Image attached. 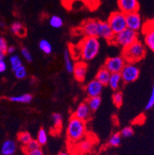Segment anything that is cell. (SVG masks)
<instances>
[{
  "label": "cell",
  "mask_w": 154,
  "mask_h": 155,
  "mask_svg": "<svg viewBox=\"0 0 154 155\" xmlns=\"http://www.w3.org/2000/svg\"><path fill=\"white\" fill-rule=\"evenodd\" d=\"M100 41L97 37H86L80 46V56L84 61H90L99 53Z\"/></svg>",
  "instance_id": "cell-1"
},
{
  "label": "cell",
  "mask_w": 154,
  "mask_h": 155,
  "mask_svg": "<svg viewBox=\"0 0 154 155\" xmlns=\"http://www.w3.org/2000/svg\"><path fill=\"white\" fill-rule=\"evenodd\" d=\"M66 132L69 140L72 143H77L85 136L86 124L84 121L80 120L73 116L69 121Z\"/></svg>",
  "instance_id": "cell-2"
},
{
  "label": "cell",
  "mask_w": 154,
  "mask_h": 155,
  "mask_svg": "<svg viewBox=\"0 0 154 155\" xmlns=\"http://www.w3.org/2000/svg\"><path fill=\"white\" fill-rule=\"evenodd\" d=\"M146 55V48L141 42L136 41L128 47L123 49V57L127 63H134L144 58Z\"/></svg>",
  "instance_id": "cell-3"
},
{
  "label": "cell",
  "mask_w": 154,
  "mask_h": 155,
  "mask_svg": "<svg viewBox=\"0 0 154 155\" xmlns=\"http://www.w3.org/2000/svg\"><path fill=\"white\" fill-rule=\"evenodd\" d=\"M137 32H135L132 29L126 28L124 30H123L122 32L114 35L112 42L125 49V48L128 47L133 43H135L136 41H137Z\"/></svg>",
  "instance_id": "cell-4"
},
{
  "label": "cell",
  "mask_w": 154,
  "mask_h": 155,
  "mask_svg": "<svg viewBox=\"0 0 154 155\" xmlns=\"http://www.w3.org/2000/svg\"><path fill=\"white\" fill-rule=\"evenodd\" d=\"M108 24L114 34H117L126 29V15L121 12H114L110 15Z\"/></svg>",
  "instance_id": "cell-5"
},
{
  "label": "cell",
  "mask_w": 154,
  "mask_h": 155,
  "mask_svg": "<svg viewBox=\"0 0 154 155\" xmlns=\"http://www.w3.org/2000/svg\"><path fill=\"white\" fill-rule=\"evenodd\" d=\"M121 79L126 84L133 83L139 78V70L134 63H126L120 73Z\"/></svg>",
  "instance_id": "cell-6"
},
{
  "label": "cell",
  "mask_w": 154,
  "mask_h": 155,
  "mask_svg": "<svg viewBox=\"0 0 154 155\" xmlns=\"http://www.w3.org/2000/svg\"><path fill=\"white\" fill-rule=\"evenodd\" d=\"M125 64L126 61L123 56H113L107 59L104 67L110 73H120Z\"/></svg>",
  "instance_id": "cell-7"
},
{
  "label": "cell",
  "mask_w": 154,
  "mask_h": 155,
  "mask_svg": "<svg viewBox=\"0 0 154 155\" xmlns=\"http://www.w3.org/2000/svg\"><path fill=\"white\" fill-rule=\"evenodd\" d=\"M118 5L120 12L125 15L136 12L139 7L137 0H118Z\"/></svg>",
  "instance_id": "cell-8"
},
{
  "label": "cell",
  "mask_w": 154,
  "mask_h": 155,
  "mask_svg": "<svg viewBox=\"0 0 154 155\" xmlns=\"http://www.w3.org/2000/svg\"><path fill=\"white\" fill-rule=\"evenodd\" d=\"M114 33L107 22L98 21V29H97V38L106 39L107 41L112 42L114 37Z\"/></svg>",
  "instance_id": "cell-9"
},
{
  "label": "cell",
  "mask_w": 154,
  "mask_h": 155,
  "mask_svg": "<svg viewBox=\"0 0 154 155\" xmlns=\"http://www.w3.org/2000/svg\"><path fill=\"white\" fill-rule=\"evenodd\" d=\"M126 26L128 29L137 32L142 28V19L137 12L126 15Z\"/></svg>",
  "instance_id": "cell-10"
},
{
  "label": "cell",
  "mask_w": 154,
  "mask_h": 155,
  "mask_svg": "<svg viewBox=\"0 0 154 155\" xmlns=\"http://www.w3.org/2000/svg\"><path fill=\"white\" fill-rule=\"evenodd\" d=\"M143 34L145 43L154 53V22H149L144 26Z\"/></svg>",
  "instance_id": "cell-11"
},
{
  "label": "cell",
  "mask_w": 154,
  "mask_h": 155,
  "mask_svg": "<svg viewBox=\"0 0 154 155\" xmlns=\"http://www.w3.org/2000/svg\"><path fill=\"white\" fill-rule=\"evenodd\" d=\"M98 21L90 19L83 24L81 27L82 32L86 37H97Z\"/></svg>",
  "instance_id": "cell-12"
},
{
  "label": "cell",
  "mask_w": 154,
  "mask_h": 155,
  "mask_svg": "<svg viewBox=\"0 0 154 155\" xmlns=\"http://www.w3.org/2000/svg\"><path fill=\"white\" fill-rule=\"evenodd\" d=\"M103 90V85L100 84L97 80H93L87 84L86 87V93L90 97H100L102 91Z\"/></svg>",
  "instance_id": "cell-13"
},
{
  "label": "cell",
  "mask_w": 154,
  "mask_h": 155,
  "mask_svg": "<svg viewBox=\"0 0 154 155\" xmlns=\"http://www.w3.org/2000/svg\"><path fill=\"white\" fill-rule=\"evenodd\" d=\"M91 112L92 111L90 110L87 103L83 102L81 103L77 107L73 116L77 118V119L85 122V121H87L90 117V116H91Z\"/></svg>",
  "instance_id": "cell-14"
},
{
  "label": "cell",
  "mask_w": 154,
  "mask_h": 155,
  "mask_svg": "<svg viewBox=\"0 0 154 155\" xmlns=\"http://www.w3.org/2000/svg\"><path fill=\"white\" fill-rule=\"evenodd\" d=\"M73 75L79 82H83L87 73V65L84 62H79L75 64L73 69Z\"/></svg>",
  "instance_id": "cell-15"
},
{
  "label": "cell",
  "mask_w": 154,
  "mask_h": 155,
  "mask_svg": "<svg viewBox=\"0 0 154 155\" xmlns=\"http://www.w3.org/2000/svg\"><path fill=\"white\" fill-rule=\"evenodd\" d=\"M16 151V143L12 140H6L1 147V153L2 155H14Z\"/></svg>",
  "instance_id": "cell-16"
},
{
  "label": "cell",
  "mask_w": 154,
  "mask_h": 155,
  "mask_svg": "<svg viewBox=\"0 0 154 155\" xmlns=\"http://www.w3.org/2000/svg\"><path fill=\"white\" fill-rule=\"evenodd\" d=\"M110 75H111V73L105 67H102L98 71L97 76H96V80L103 86H106L108 85Z\"/></svg>",
  "instance_id": "cell-17"
},
{
  "label": "cell",
  "mask_w": 154,
  "mask_h": 155,
  "mask_svg": "<svg viewBox=\"0 0 154 155\" xmlns=\"http://www.w3.org/2000/svg\"><path fill=\"white\" fill-rule=\"evenodd\" d=\"M121 80H122V79H121L120 73H111L110 80H109L108 85L110 86V87L112 89L113 91H118V89L120 88Z\"/></svg>",
  "instance_id": "cell-18"
},
{
  "label": "cell",
  "mask_w": 154,
  "mask_h": 155,
  "mask_svg": "<svg viewBox=\"0 0 154 155\" xmlns=\"http://www.w3.org/2000/svg\"><path fill=\"white\" fill-rule=\"evenodd\" d=\"M63 57H64V64L66 71L69 73H72L73 72L75 64L73 63V60H72L71 54H70V50H67V49H66V50H64Z\"/></svg>",
  "instance_id": "cell-19"
},
{
  "label": "cell",
  "mask_w": 154,
  "mask_h": 155,
  "mask_svg": "<svg viewBox=\"0 0 154 155\" xmlns=\"http://www.w3.org/2000/svg\"><path fill=\"white\" fill-rule=\"evenodd\" d=\"M9 101L14 103L29 104L32 101V96L29 94H24L18 96H12L9 97Z\"/></svg>",
  "instance_id": "cell-20"
},
{
  "label": "cell",
  "mask_w": 154,
  "mask_h": 155,
  "mask_svg": "<svg viewBox=\"0 0 154 155\" xmlns=\"http://www.w3.org/2000/svg\"><path fill=\"white\" fill-rule=\"evenodd\" d=\"M93 146V143L92 142V140H89V139H85L79 143L77 148H78L79 151L81 153H88L92 150Z\"/></svg>",
  "instance_id": "cell-21"
},
{
  "label": "cell",
  "mask_w": 154,
  "mask_h": 155,
  "mask_svg": "<svg viewBox=\"0 0 154 155\" xmlns=\"http://www.w3.org/2000/svg\"><path fill=\"white\" fill-rule=\"evenodd\" d=\"M11 31L12 33L19 36H24L25 35V29L23 25L19 22H15L11 25Z\"/></svg>",
  "instance_id": "cell-22"
},
{
  "label": "cell",
  "mask_w": 154,
  "mask_h": 155,
  "mask_svg": "<svg viewBox=\"0 0 154 155\" xmlns=\"http://www.w3.org/2000/svg\"><path fill=\"white\" fill-rule=\"evenodd\" d=\"M101 97H90L87 101L89 107H90L91 111H96L99 109L101 104Z\"/></svg>",
  "instance_id": "cell-23"
},
{
  "label": "cell",
  "mask_w": 154,
  "mask_h": 155,
  "mask_svg": "<svg viewBox=\"0 0 154 155\" xmlns=\"http://www.w3.org/2000/svg\"><path fill=\"white\" fill-rule=\"evenodd\" d=\"M39 47L41 51H42L45 54H50L53 52V47L48 40L46 39H42L39 43Z\"/></svg>",
  "instance_id": "cell-24"
},
{
  "label": "cell",
  "mask_w": 154,
  "mask_h": 155,
  "mask_svg": "<svg viewBox=\"0 0 154 155\" xmlns=\"http://www.w3.org/2000/svg\"><path fill=\"white\" fill-rule=\"evenodd\" d=\"M9 63H10L11 68L13 72L19 67H20L21 66H22V60L18 55H12L9 58Z\"/></svg>",
  "instance_id": "cell-25"
},
{
  "label": "cell",
  "mask_w": 154,
  "mask_h": 155,
  "mask_svg": "<svg viewBox=\"0 0 154 155\" xmlns=\"http://www.w3.org/2000/svg\"><path fill=\"white\" fill-rule=\"evenodd\" d=\"M49 25L52 27L55 28V29H59V28L62 27L63 25V20L62 19L61 17H59V15H52L49 18Z\"/></svg>",
  "instance_id": "cell-26"
},
{
  "label": "cell",
  "mask_w": 154,
  "mask_h": 155,
  "mask_svg": "<svg viewBox=\"0 0 154 155\" xmlns=\"http://www.w3.org/2000/svg\"><path fill=\"white\" fill-rule=\"evenodd\" d=\"M37 140L40 146H43V145L46 144L48 141V135L46 130L43 129V128H41L39 130V132H38L37 140Z\"/></svg>",
  "instance_id": "cell-27"
},
{
  "label": "cell",
  "mask_w": 154,
  "mask_h": 155,
  "mask_svg": "<svg viewBox=\"0 0 154 155\" xmlns=\"http://www.w3.org/2000/svg\"><path fill=\"white\" fill-rule=\"evenodd\" d=\"M121 140H122V137L120 136V134L116 133L110 137L108 143L111 147H118L120 145Z\"/></svg>",
  "instance_id": "cell-28"
},
{
  "label": "cell",
  "mask_w": 154,
  "mask_h": 155,
  "mask_svg": "<svg viewBox=\"0 0 154 155\" xmlns=\"http://www.w3.org/2000/svg\"><path fill=\"white\" fill-rule=\"evenodd\" d=\"M39 148H40V145L36 140H32L27 144L23 146V150L25 153H27V152L32 151L34 150H37Z\"/></svg>",
  "instance_id": "cell-29"
},
{
  "label": "cell",
  "mask_w": 154,
  "mask_h": 155,
  "mask_svg": "<svg viewBox=\"0 0 154 155\" xmlns=\"http://www.w3.org/2000/svg\"><path fill=\"white\" fill-rule=\"evenodd\" d=\"M18 140L23 146H25L32 140V138L29 132H21L18 136Z\"/></svg>",
  "instance_id": "cell-30"
},
{
  "label": "cell",
  "mask_w": 154,
  "mask_h": 155,
  "mask_svg": "<svg viewBox=\"0 0 154 155\" xmlns=\"http://www.w3.org/2000/svg\"><path fill=\"white\" fill-rule=\"evenodd\" d=\"M14 74H15V77L17 79L22 80V79L27 77V70H26V68L22 65V66H21L20 67L17 69L16 70L14 71Z\"/></svg>",
  "instance_id": "cell-31"
},
{
  "label": "cell",
  "mask_w": 154,
  "mask_h": 155,
  "mask_svg": "<svg viewBox=\"0 0 154 155\" xmlns=\"http://www.w3.org/2000/svg\"><path fill=\"white\" fill-rule=\"evenodd\" d=\"M52 120L53 121V125L56 129L61 128L62 124H63V117L61 114L59 113H54L52 116Z\"/></svg>",
  "instance_id": "cell-32"
},
{
  "label": "cell",
  "mask_w": 154,
  "mask_h": 155,
  "mask_svg": "<svg viewBox=\"0 0 154 155\" xmlns=\"http://www.w3.org/2000/svg\"><path fill=\"white\" fill-rule=\"evenodd\" d=\"M123 101V95L120 91H116L113 95V101L116 107H120Z\"/></svg>",
  "instance_id": "cell-33"
},
{
  "label": "cell",
  "mask_w": 154,
  "mask_h": 155,
  "mask_svg": "<svg viewBox=\"0 0 154 155\" xmlns=\"http://www.w3.org/2000/svg\"><path fill=\"white\" fill-rule=\"evenodd\" d=\"M120 134V136L122 137L129 138L131 137L133 135L134 130L133 129V127H126L123 128V130H121V132Z\"/></svg>",
  "instance_id": "cell-34"
},
{
  "label": "cell",
  "mask_w": 154,
  "mask_h": 155,
  "mask_svg": "<svg viewBox=\"0 0 154 155\" xmlns=\"http://www.w3.org/2000/svg\"><path fill=\"white\" fill-rule=\"evenodd\" d=\"M153 107H154V86L152 87L150 96H149V100H148L147 103H146V110H149L152 109Z\"/></svg>",
  "instance_id": "cell-35"
},
{
  "label": "cell",
  "mask_w": 154,
  "mask_h": 155,
  "mask_svg": "<svg viewBox=\"0 0 154 155\" xmlns=\"http://www.w3.org/2000/svg\"><path fill=\"white\" fill-rule=\"evenodd\" d=\"M21 53H22V56H23V58L25 59V61L29 62V63H31L32 61V56L31 54L30 51L28 50L27 48L23 47L22 48L21 50Z\"/></svg>",
  "instance_id": "cell-36"
},
{
  "label": "cell",
  "mask_w": 154,
  "mask_h": 155,
  "mask_svg": "<svg viewBox=\"0 0 154 155\" xmlns=\"http://www.w3.org/2000/svg\"><path fill=\"white\" fill-rule=\"evenodd\" d=\"M8 44L7 42L3 37L0 36V53H5L7 52V49H8Z\"/></svg>",
  "instance_id": "cell-37"
},
{
  "label": "cell",
  "mask_w": 154,
  "mask_h": 155,
  "mask_svg": "<svg viewBox=\"0 0 154 155\" xmlns=\"http://www.w3.org/2000/svg\"><path fill=\"white\" fill-rule=\"evenodd\" d=\"M26 155H44L43 153V151L42 150V149L39 148L37 149V150H32V151L27 152V153H25Z\"/></svg>",
  "instance_id": "cell-38"
},
{
  "label": "cell",
  "mask_w": 154,
  "mask_h": 155,
  "mask_svg": "<svg viewBox=\"0 0 154 155\" xmlns=\"http://www.w3.org/2000/svg\"><path fill=\"white\" fill-rule=\"evenodd\" d=\"M7 69V65L5 61H0V73H4Z\"/></svg>",
  "instance_id": "cell-39"
},
{
  "label": "cell",
  "mask_w": 154,
  "mask_h": 155,
  "mask_svg": "<svg viewBox=\"0 0 154 155\" xmlns=\"http://www.w3.org/2000/svg\"><path fill=\"white\" fill-rule=\"evenodd\" d=\"M15 52V48L14 46H8V49H7L6 53H9V54H13Z\"/></svg>",
  "instance_id": "cell-40"
},
{
  "label": "cell",
  "mask_w": 154,
  "mask_h": 155,
  "mask_svg": "<svg viewBox=\"0 0 154 155\" xmlns=\"http://www.w3.org/2000/svg\"><path fill=\"white\" fill-rule=\"evenodd\" d=\"M5 53H0V61H5Z\"/></svg>",
  "instance_id": "cell-41"
},
{
  "label": "cell",
  "mask_w": 154,
  "mask_h": 155,
  "mask_svg": "<svg viewBox=\"0 0 154 155\" xmlns=\"http://www.w3.org/2000/svg\"><path fill=\"white\" fill-rule=\"evenodd\" d=\"M58 155H69L67 153H66V152H61V153H59Z\"/></svg>",
  "instance_id": "cell-42"
}]
</instances>
